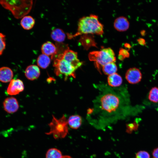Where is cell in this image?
Instances as JSON below:
<instances>
[{"label":"cell","instance_id":"6da1fadb","mask_svg":"<svg viewBox=\"0 0 158 158\" xmlns=\"http://www.w3.org/2000/svg\"><path fill=\"white\" fill-rule=\"evenodd\" d=\"M104 33L103 25L99 21L97 16L90 14L80 18L78 25L77 32L74 35L67 33L69 39L82 34H95L102 35Z\"/></svg>","mask_w":158,"mask_h":158},{"label":"cell","instance_id":"5bb4252c","mask_svg":"<svg viewBox=\"0 0 158 158\" xmlns=\"http://www.w3.org/2000/svg\"><path fill=\"white\" fill-rule=\"evenodd\" d=\"M51 37L56 43H62L64 41L66 35L62 29L56 28L52 30L51 33Z\"/></svg>","mask_w":158,"mask_h":158},{"label":"cell","instance_id":"5b68a950","mask_svg":"<svg viewBox=\"0 0 158 158\" xmlns=\"http://www.w3.org/2000/svg\"><path fill=\"white\" fill-rule=\"evenodd\" d=\"M100 101L102 109L110 113L115 111L119 103L118 98L112 94L104 95L101 98Z\"/></svg>","mask_w":158,"mask_h":158},{"label":"cell","instance_id":"7c38bea8","mask_svg":"<svg viewBox=\"0 0 158 158\" xmlns=\"http://www.w3.org/2000/svg\"><path fill=\"white\" fill-rule=\"evenodd\" d=\"M25 74L28 79L32 80H34L39 77L40 75V71L37 66L35 65H31L27 67Z\"/></svg>","mask_w":158,"mask_h":158},{"label":"cell","instance_id":"8992f818","mask_svg":"<svg viewBox=\"0 0 158 158\" xmlns=\"http://www.w3.org/2000/svg\"><path fill=\"white\" fill-rule=\"evenodd\" d=\"M50 123V126L52 129V132L55 133V135L59 137L65 136L68 132L67 121L64 116L61 118L57 119L54 117Z\"/></svg>","mask_w":158,"mask_h":158},{"label":"cell","instance_id":"3957f363","mask_svg":"<svg viewBox=\"0 0 158 158\" xmlns=\"http://www.w3.org/2000/svg\"><path fill=\"white\" fill-rule=\"evenodd\" d=\"M54 60L53 66L55 73L57 76L63 75L67 79L68 76L75 77V71L77 69L61 53L58 52L51 59Z\"/></svg>","mask_w":158,"mask_h":158},{"label":"cell","instance_id":"ffe728a7","mask_svg":"<svg viewBox=\"0 0 158 158\" xmlns=\"http://www.w3.org/2000/svg\"><path fill=\"white\" fill-rule=\"evenodd\" d=\"M61 152L55 148L49 149L46 154V158H61L62 157Z\"/></svg>","mask_w":158,"mask_h":158},{"label":"cell","instance_id":"4316f807","mask_svg":"<svg viewBox=\"0 0 158 158\" xmlns=\"http://www.w3.org/2000/svg\"><path fill=\"white\" fill-rule=\"evenodd\" d=\"M125 47L126 48L130 49L131 47V46L128 43H126L125 44Z\"/></svg>","mask_w":158,"mask_h":158},{"label":"cell","instance_id":"9a60e30c","mask_svg":"<svg viewBox=\"0 0 158 158\" xmlns=\"http://www.w3.org/2000/svg\"><path fill=\"white\" fill-rule=\"evenodd\" d=\"M35 22V20L33 17L30 16H27L22 18L20 24L23 29L28 30L33 27Z\"/></svg>","mask_w":158,"mask_h":158},{"label":"cell","instance_id":"2e32d148","mask_svg":"<svg viewBox=\"0 0 158 158\" xmlns=\"http://www.w3.org/2000/svg\"><path fill=\"white\" fill-rule=\"evenodd\" d=\"M67 122L71 128L77 129L81 126L82 119L81 117L78 115H72L68 118Z\"/></svg>","mask_w":158,"mask_h":158},{"label":"cell","instance_id":"8fae6325","mask_svg":"<svg viewBox=\"0 0 158 158\" xmlns=\"http://www.w3.org/2000/svg\"><path fill=\"white\" fill-rule=\"evenodd\" d=\"M41 50L42 54L48 56H51V58L57 53V47L56 45L50 41H47L42 46Z\"/></svg>","mask_w":158,"mask_h":158},{"label":"cell","instance_id":"9c48e42d","mask_svg":"<svg viewBox=\"0 0 158 158\" xmlns=\"http://www.w3.org/2000/svg\"><path fill=\"white\" fill-rule=\"evenodd\" d=\"M3 105L5 110L9 113L15 112L19 107L17 100L13 97L6 99L4 102Z\"/></svg>","mask_w":158,"mask_h":158},{"label":"cell","instance_id":"44dd1931","mask_svg":"<svg viewBox=\"0 0 158 158\" xmlns=\"http://www.w3.org/2000/svg\"><path fill=\"white\" fill-rule=\"evenodd\" d=\"M148 99L151 101L154 102H158V88L157 87H152L150 91Z\"/></svg>","mask_w":158,"mask_h":158},{"label":"cell","instance_id":"7402d4cb","mask_svg":"<svg viewBox=\"0 0 158 158\" xmlns=\"http://www.w3.org/2000/svg\"><path fill=\"white\" fill-rule=\"evenodd\" d=\"M5 36L0 33V55L2 54L6 47Z\"/></svg>","mask_w":158,"mask_h":158},{"label":"cell","instance_id":"ba28073f","mask_svg":"<svg viewBox=\"0 0 158 158\" xmlns=\"http://www.w3.org/2000/svg\"><path fill=\"white\" fill-rule=\"evenodd\" d=\"M24 89V85L22 80L19 79H12L7 89V93L11 95L19 94Z\"/></svg>","mask_w":158,"mask_h":158},{"label":"cell","instance_id":"484cf974","mask_svg":"<svg viewBox=\"0 0 158 158\" xmlns=\"http://www.w3.org/2000/svg\"><path fill=\"white\" fill-rule=\"evenodd\" d=\"M152 155L154 158H158V147L155 149L153 152Z\"/></svg>","mask_w":158,"mask_h":158},{"label":"cell","instance_id":"7a4b0ae2","mask_svg":"<svg viewBox=\"0 0 158 158\" xmlns=\"http://www.w3.org/2000/svg\"><path fill=\"white\" fill-rule=\"evenodd\" d=\"M0 4L10 11L17 19L23 18L28 13L32 6V0H0Z\"/></svg>","mask_w":158,"mask_h":158},{"label":"cell","instance_id":"52a82bcc","mask_svg":"<svg viewBox=\"0 0 158 158\" xmlns=\"http://www.w3.org/2000/svg\"><path fill=\"white\" fill-rule=\"evenodd\" d=\"M142 78V75L140 70L134 67L129 68L126 74V78L131 84H136L139 83Z\"/></svg>","mask_w":158,"mask_h":158},{"label":"cell","instance_id":"ac0fdd59","mask_svg":"<svg viewBox=\"0 0 158 158\" xmlns=\"http://www.w3.org/2000/svg\"><path fill=\"white\" fill-rule=\"evenodd\" d=\"M51 60L49 56L42 54L38 56L37 61L38 66L43 69L47 68Z\"/></svg>","mask_w":158,"mask_h":158},{"label":"cell","instance_id":"f1b7e54d","mask_svg":"<svg viewBox=\"0 0 158 158\" xmlns=\"http://www.w3.org/2000/svg\"><path fill=\"white\" fill-rule=\"evenodd\" d=\"M140 33L142 35H144L145 33V31L144 30H142L140 32Z\"/></svg>","mask_w":158,"mask_h":158},{"label":"cell","instance_id":"e0dca14e","mask_svg":"<svg viewBox=\"0 0 158 158\" xmlns=\"http://www.w3.org/2000/svg\"><path fill=\"white\" fill-rule=\"evenodd\" d=\"M107 80L109 85L114 87L120 86L122 82L121 77L116 73L109 75Z\"/></svg>","mask_w":158,"mask_h":158},{"label":"cell","instance_id":"277c9868","mask_svg":"<svg viewBox=\"0 0 158 158\" xmlns=\"http://www.w3.org/2000/svg\"><path fill=\"white\" fill-rule=\"evenodd\" d=\"M90 60L95 62L98 70L104 65L111 62H115L116 60L115 53L110 48L102 49L100 51L90 52L88 54Z\"/></svg>","mask_w":158,"mask_h":158},{"label":"cell","instance_id":"d6986e66","mask_svg":"<svg viewBox=\"0 0 158 158\" xmlns=\"http://www.w3.org/2000/svg\"><path fill=\"white\" fill-rule=\"evenodd\" d=\"M102 71L106 75H110L116 73L117 68L114 62H111L107 63L102 67Z\"/></svg>","mask_w":158,"mask_h":158},{"label":"cell","instance_id":"603a6c76","mask_svg":"<svg viewBox=\"0 0 158 158\" xmlns=\"http://www.w3.org/2000/svg\"><path fill=\"white\" fill-rule=\"evenodd\" d=\"M118 56V59L122 60L128 57L130 54L128 50L122 48L120 49Z\"/></svg>","mask_w":158,"mask_h":158},{"label":"cell","instance_id":"d4e9b609","mask_svg":"<svg viewBox=\"0 0 158 158\" xmlns=\"http://www.w3.org/2000/svg\"><path fill=\"white\" fill-rule=\"evenodd\" d=\"M137 41L139 44L142 46H145L146 44L145 40L142 38H139L137 40Z\"/></svg>","mask_w":158,"mask_h":158},{"label":"cell","instance_id":"4fadbf2b","mask_svg":"<svg viewBox=\"0 0 158 158\" xmlns=\"http://www.w3.org/2000/svg\"><path fill=\"white\" fill-rule=\"evenodd\" d=\"M13 73L12 70L7 67L0 68V81L3 83L11 81L12 79Z\"/></svg>","mask_w":158,"mask_h":158},{"label":"cell","instance_id":"83f0119b","mask_svg":"<svg viewBox=\"0 0 158 158\" xmlns=\"http://www.w3.org/2000/svg\"><path fill=\"white\" fill-rule=\"evenodd\" d=\"M61 158H72L69 156L66 155L63 156Z\"/></svg>","mask_w":158,"mask_h":158},{"label":"cell","instance_id":"cb8c5ba5","mask_svg":"<svg viewBox=\"0 0 158 158\" xmlns=\"http://www.w3.org/2000/svg\"><path fill=\"white\" fill-rule=\"evenodd\" d=\"M135 158H150V156L147 152L140 151L137 153Z\"/></svg>","mask_w":158,"mask_h":158},{"label":"cell","instance_id":"30bf717a","mask_svg":"<svg viewBox=\"0 0 158 158\" xmlns=\"http://www.w3.org/2000/svg\"><path fill=\"white\" fill-rule=\"evenodd\" d=\"M129 22L127 18L124 16H120L115 20L114 26V28L119 32L126 31L129 28Z\"/></svg>","mask_w":158,"mask_h":158}]
</instances>
